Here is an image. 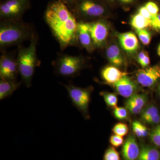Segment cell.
I'll list each match as a JSON object with an SVG mask.
<instances>
[{
  "mask_svg": "<svg viewBox=\"0 0 160 160\" xmlns=\"http://www.w3.org/2000/svg\"><path fill=\"white\" fill-rule=\"evenodd\" d=\"M44 19L62 51L78 43V22L65 4L59 0L50 2L45 10Z\"/></svg>",
  "mask_w": 160,
  "mask_h": 160,
  "instance_id": "6da1fadb",
  "label": "cell"
},
{
  "mask_svg": "<svg viewBox=\"0 0 160 160\" xmlns=\"http://www.w3.org/2000/svg\"><path fill=\"white\" fill-rule=\"evenodd\" d=\"M32 26L22 19L2 20L0 22V49L1 51L12 46H21L35 34Z\"/></svg>",
  "mask_w": 160,
  "mask_h": 160,
  "instance_id": "7a4b0ae2",
  "label": "cell"
},
{
  "mask_svg": "<svg viewBox=\"0 0 160 160\" xmlns=\"http://www.w3.org/2000/svg\"><path fill=\"white\" fill-rule=\"evenodd\" d=\"M30 41L28 47L18 46L17 56L21 82L27 88L31 87L36 69L41 64L37 53L38 36L36 33Z\"/></svg>",
  "mask_w": 160,
  "mask_h": 160,
  "instance_id": "3957f363",
  "label": "cell"
},
{
  "mask_svg": "<svg viewBox=\"0 0 160 160\" xmlns=\"http://www.w3.org/2000/svg\"><path fill=\"white\" fill-rule=\"evenodd\" d=\"M104 2L103 0H76L69 9L76 18L95 21L107 13Z\"/></svg>",
  "mask_w": 160,
  "mask_h": 160,
  "instance_id": "277c9868",
  "label": "cell"
},
{
  "mask_svg": "<svg viewBox=\"0 0 160 160\" xmlns=\"http://www.w3.org/2000/svg\"><path fill=\"white\" fill-rule=\"evenodd\" d=\"M52 64L56 74L62 77L72 78L82 69L85 60L81 56L61 54Z\"/></svg>",
  "mask_w": 160,
  "mask_h": 160,
  "instance_id": "5b68a950",
  "label": "cell"
},
{
  "mask_svg": "<svg viewBox=\"0 0 160 160\" xmlns=\"http://www.w3.org/2000/svg\"><path fill=\"white\" fill-rule=\"evenodd\" d=\"M31 7V0H3L0 4V19H22Z\"/></svg>",
  "mask_w": 160,
  "mask_h": 160,
  "instance_id": "8992f818",
  "label": "cell"
},
{
  "mask_svg": "<svg viewBox=\"0 0 160 160\" xmlns=\"http://www.w3.org/2000/svg\"><path fill=\"white\" fill-rule=\"evenodd\" d=\"M72 105L83 114L87 115L91 97L90 88H80L72 85H63Z\"/></svg>",
  "mask_w": 160,
  "mask_h": 160,
  "instance_id": "52a82bcc",
  "label": "cell"
},
{
  "mask_svg": "<svg viewBox=\"0 0 160 160\" xmlns=\"http://www.w3.org/2000/svg\"><path fill=\"white\" fill-rule=\"evenodd\" d=\"M0 57V78L17 80L19 74L17 56L13 52H2Z\"/></svg>",
  "mask_w": 160,
  "mask_h": 160,
  "instance_id": "ba28073f",
  "label": "cell"
},
{
  "mask_svg": "<svg viewBox=\"0 0 160 160\" xmlns=\"http://www.w3.org/2000/svg\"><path fill=\"white\" fill-rule=\"evenodd\" d=\"M87 22L95 49L102 48L106 43L109 35V26L102 20Z\"/></svg>",
  "mask_w": 160,
  "mask_h": 160,
  "instance_id": "9c48e42d",
  "label": "cell"
},
{
  "mask_svg": "<svg viewBox=\"0 0 160 160\" xmlns=\"http://www.w3.org/2000/svg\"><path fill=\"white\" fill-rule=\"evenodd\" d=\"M138 82L143 87H150L155 85L160 79V65L139 69L136 72Z\"/></svg>",
  "mask_w": 160,
  "mask_h": 160,
  "instance_id": "30bf717a",
  "label": "cell"
},
{
  "mask_svg": "<svg viewBox=\"0 0 160 160\" xmlns=\"http://www.w3.org/2000/svg\"><path fill=\"white\" fill-rule=\"evenodd\" d=\"M120 45L123 50L129 54H132L139 48V43L136 35L132 32L117 33Z\"/></svg>",
  "mask_w": 160,
  "mask_h": 160,
  "instance_id": "8fae6325",
  "label": "cell"
},
{
  "mask_svg": "<svg viewBox=\"0 0 160 160\" xmlns=\"http://www.w3.org/2000/svg\"><path fill=\"white\" fill-rule=\"evenodd\" d=\"M77 37L78 42L85 48L86 51L89 53L94 51L95 48L87 22H78Z\"/></svg>",
  "mask_w": 160,
  "mask_h": 160,
  "instance_id": "7c38bea8",
  "label": "cell"
},
{
  "mask_svg": "<svg viewBox=\"0 0 160 160\" xmlns=\"http://www.w3.org/2000/svg\"><path fill=\"white\" fill-rule=\"evenodd\" d=\"M117 92L123 97L129 98L136 93L138 86L128 76L123 77L113 84Z\"/></svg>",
  "mask_w": 160,
  "mask_h": 160,
  "instance_id": "4fadbf2b",
  "label": "cell"
},
{
  "mask_svg": "<svg viewBox=\"0 0 160 160\" xmlns=\"http://www.w3.org/2000/svg\"><path fill=\"white\" fill-rule=\"evenodd\" d=\"M140 150L136 139L133 136H129L123 145V157L127 160H134L138 158Z\"/></svg>",
  "mask_w": 160,
  "mask_h": 160,
  "instance_id": "5bb4252c",
  "label": "cell"
},
{
  "mask_svg": "<svg viewBox=\"0 0 160 160\" xmlns=\"http://www.w3.org/2000/svg\"><path fill=\"white\" fill-rule=\"evenodd\" d=\"M130 73L121 71L116 66H108L105 67L101 72L102 78L106 83L113 84L123 77L129 75Z\"/></svg>",
  "mask_w": 160,
  "mask_h": 160,
  "instance_id": "9a60e30c",
  "label": "cell"
},
{
  "mask_svg": "<svg viewBox=\"0 0 160 160\" xmlns=\"http://www.w3.org/2000/svg\"><path fill=\"white\" fill-rule=\"evenodd\" d=\"M22 82L17 80H3L0 81V100L9 97L20 87Z\"/></svg>",
  "mask_w": 160,
  "mask_h": 160,
  "instance_id": "2e32d148",
  "label": "cell"
},
{
  "mask_svg": "<svg viewBox=\"0 0 160 160\" xmlns=\"http://www.w3.org/2000/svg\"><path fill=\"white\" fill-rule=\"evenodd\" d=\"M106 56L109 62L113 66L120 67L124 63V58L119 47L115 44H112L107 47Z\"/></svg>",
  "mask_w": 160,
  "mask_h": 160,
  "instance_id": "e0dca14e",
  "label": "cell"
},
{
  "mask_svg": "<svg viewBox=\"0 0 160 160\" xmlns=\"http://www.w3.org/2000/svg\"><path fill=\"white\" fill-rule=\"evenodd\" d=\"M160 158V153L155 148L144 146L140 150L138 159L140 160H158Z\"/></svg>",
  "mask_w": 160,
  "mask_h": 160,
  "instance_id": "ac0fdd59",
  "label": "cell"
},
{
  "mask_svg": "<svg viewBox=\"0 0 160 160\" xmlns=\"http://www.w3.org/2000/svg\"><path fill=\"white\" fill-rule=\"evenodd\" d=\"M130 23L135 30L146 29L150 26V21L138 12L132 17Z\"/></svg>",
  "mask_w": 160,
  "mask_h": 160,
  "instance_id": "d6986e66",
  "label": "cell"
},
{
  "mask_svg": "<svg viewBox=\"0 0 160 160\" xmlns=\"http://www.w3.org/2000/svg\"><path fill=\"white\" fill-rule=\"evenodd\" d=\"M136 32L141 42L145 46L150 44L152 36L150 32L146 29H135Z\"/></svg>",
  "mask_w": 160,
  "mask_h": 160,
  "instance_id": "ffe728a7",
  "label": "cell"
},
{
  "mask_svg": "<svg viewBox=\"0 0 160 160\" xmlns=\"http://www.w3.org/2000/svg\"><path fill=\"white\" fill-rule=\"evenodd\" d=\"M137 106L143 108L147 102V97L145 94L135 93L128 99Z\"/></svg>",
  "mask_w": 160,
  "mask_h": 160,
  "instance_id": "44dd1931",
  "label": "cell"
},
{
  "mask_svg": "<svg viewBox=\"0 0 160 160\" xmlns=\"http://www.w3.org/2000/svg\"><path fill=\"white\" fill-rule=\"evenodd\" d=\"M101 95L103 97L106 104L112 108L118 107V98L115 94L109 92H102Z\"/></svg>",
  "mask_w": 160,
  "mask_h": 160,
  "instance_id": "7402d4cb",
  "label": "cell"
},
{
  "mask_svg": "<svg viewBox=\"0 0 160 160\" xmlns=\"http://www.w3.org/2000/svg\"><path fill=\"white\" fill-rule=\"evenodd\" d=\"M138 62L142 68L148 67L150 64L149 53L145 50L140 52L138 55Z\"/></svg>",
  "mask_w": 160,
  "mask_h": 160,
  "instance_id": "603a6c76",
  "label": "cell"
},
{
  "mask_svg": "<svg viewBox=\"0 0 160 160\" xmlns=\"http://www.w3.org/2000/svg\"><path fill=\"white\" fill-rule=\"evenodd\" d=\"M158 113V108L155 106L151 105L148 106L142 112V120L146 122L150 118Z\"/></svg>",
  "mask_w": 160,
  "mask_h": 160,
  "instance_id": "cb8c5ba5",
  "label": "cell"
},
{
  "mask_svg": "<svg viewBox=\"0 0 160 160\" xmlns=\"http://www.w3.org/2000/svg\"><path fill=\"white\" fill-rule=\"evenodd\" d=\"M112 131L115 134L118 135L123 137L128 134L129 132V128L126 124L119 123L114 126Z\"/></svg>",
  "mask_w": 160,
  "mask_h": 160,
  "instance_id": "d4e9b609",
  "label": "cell"
},
{
  "mask_svg": "<svg viewBox=\"0 0 160 160\" xmlns=\"http://www.w3.org/2000/svg\"><path fill=\"white\" fill-rule=\"evenodd\" d=\"M103 158L105 160H119V153L113 146L110 147L106 150Z\"/></svg>",
  "mask_w": 160,
  "mask_h": 160,
  "instance_id": "484cf974",
  "label": "cell"
},
{
  "mask_svg": "<svg viewBox=\"0 0 160 160\" xmlns=\"http://www.w3.org/2000/svg\"><path fill=\"white\" fill-rule=\"evenodd\" d=\"M150 139L154 145L160 147V124L152 129L150 133Z\"/></svg>",
  "mask_w": 160,
  "mask_h": 160,
  "instance_id": "4316f807",
  "label": "cell"
},
{
  "mask_svg": "<svg viewBox=\"0 0 160 160\" xmlns=\"http://www.w3.org/2000/svg\"><path fill=\"white\" fill-rule=\"evenodd\" d=\"M126 107L128 111L130 112L132 114H138L141 113L142 108L137 106L134 103L130 101L127 100L126 103Z\"/></svg>",
  "mask_w": 160,
  "mask_h": 160,
  "instance_id": "83f0119b",
  "label": "cell"
},
{
  "mask_svg": "<svg viewBox=\"0 0 160 160\" xmlns=\"http://www.w3.org/2000/svg\"><path fill=\"white\" fill-rule=\"evenodd\" d=\"M115 117L118 120H124L128 116L127 109L123 107H117L114 110Z\"/></svg>",
  "mask_w": 160,
  "mask_h": 160,
  "instance_id": "f1b7e54d",
  "label": "cell"
},
{
  "mask_svg": "<svg viewBox=\"0 0 160 160\" xmlns=\"http://www.w3.org/2000/svg\"><path fill=\"white\" fill-rule=\"evenodd\" d=\"M144 6H146L148 11L153 16H156L158 14L159 9L156 3L150 1V2H148L146 3Z\"/></svg>",
  "mask_w": 160,
  "mask_h": 160,
  "instance_id": "f546056e",
  "label": "cell"
},
{
  "mask_svg": "<svg viewBox=\"0 0 160 160\" xmlns=\"http://www.w3.org/2000/svg\"><path fill=\"white\" fill-rule=\"evenodd\" d=\"M109 141H110V143L112 146L116 147V148L122 146L124 142V139H123L122 137L116 134L111 136L110 137Z\"/></svg>",
  "mask_w": 160,
  "mask_h": 160,
  "instance_id": "4dcf8cb0",
  "label": "cell"
},
{
  "mask_svg": "<svg viewBox=\"0 0 160 160\" xmlns=\"http://www.w3.org/2000/svg\"><path fill=\"white\" fill-rule=\"evenodd\" d=\"M150 27L156 31H160V13L153 17L150 21Z\"/></svg>",
  "mask_w": 160,
  "mask_h": 160,
  "instance_id": "1f68e13d",
  "label": "cell"
},
{
  "mask_svg": "<svg viewBox=\"0 0 160 160\" xmlns=\"http://www.w3.org/2000/svg\"><path fill=\"white\" fill-rule=\"evenodd\" d=\"M138 12L143 16L144 17L146 18L149 21H151L153 18V16L148 11V9L145 6H142L139 8L138 10Z\"/></svg>",
  "mask_w": 160,
  "mask_h": 160,
  "instance_id": "d6a6232c",
  "label": "cell"
},
{
  "mask_svg": "<svg viewBox=\"0 0 160 160\" xmlns=\"http://www.w3.org/2000/svg\"><path fill=\"white\" fill-rule=\"evenodd\" d=\"M142 124L140 122L136 121L132 123V129L135 134L138 137H142Z\"/></svg>",
  "mask_w": 160,
  "mask_h": 160,
  "instance_id": "836d02e7",
  "label": "cell"
},
{
  "mask_svg": "<svg viewBox=\"0 0 160 160\" xmlns=\"http://www.w3.org/2000/svg\"><path fill=\"white\" fill-rule=\"evenodd\" d=\"M146 123L152 125H155L160 122V115L158 114L150 118L146 122Z\"/></svg>",
  "mask_w": 160,
  "mask_h": 160,
  "instance_id": "e575fe53",
  "label": "cell"
},
{
  "mask_svg": "<svg viewBox=\"0 0 160 160\" xmlns=\"http://www.w3.org/2000/svg\"><path fill=\"white\" fill-rule=\"evenodd\" d=\"M59 1L68 6V8H70L75 2L76 0H59Z\"/></svg>",
  "mask_w": 160,
  "mask_h": 160,
  "instance_id": "d590c367",
  "label": "cell"
},
{
  "mask_svg": "<svg viewBox=\"0 0 160 160\" xmlns=\"http://www.w3.org/2000/svg\"><path fill=\"white\" fill-rule=\"evenodd\" d=\"M148 129L146 126L144 125H142V137H146L148 135Z\"/></svg>",
  "mask_w": 160,
  "mask_h": 160,
  "instance_id": "8d00e7d4",
  "label": "cell"
},
{
  "mask_svg": "<svg viewBox=\"0 0 160 160\" xmlns=\"http://www.w3.org/2000/svg\"><path fill=\"white\" fill-rule=\"evenodd\" d=\"M117 1L123 5H129L133 3L134 0H117Z\"/></svg>",
  "mask_w": 160,
  "mask_h": 160,
  "instance_id": "74e56055",
  "label": "cell"
},
{
  "mask_svg": "<svg viewBox=\"0 0 160 160\" xmlns=\"http://www.w3.org/2000/svg\"><path fill=\"white\" fill-rule=\"evenodd\" d=\"M103 1H105V2H107L108 3L109 2L110 3H112L114 2L116 0H103Z\"/></svg>",
  "mask_w": 160,
  "mask_h": 160,
  "instance_id": "f35d334b",
  "label": "cell"
},
{
  "mask_svg": "<svg viewBox=\"0 0 160 160\" xmlns=\"http://www.w3.org/2000/svg\"><path fill=\"white\" fill-rule=\"evenodd\" d=\"M157 52L158 55L160 57V44L158 47Z\"/></svg>",
  "mask_w": 160,
  "mask_h": 160,
  "instance_id": "ab89813d",
  "label": "cell"
},
{
  "mask_svg": "<svg viewBox=\"0 0 160 160\" xmlns=\"http://www.w3.org/2000/svg\"><path fill=\"white\" fill-rule=\"evenodd\" d=\"M158 91L159 95L160 97V83L158 86Z\"/></svg>",
  "mask_w": 160,
  "mask_h": 160,
  "instance_id": "60d3db41",
  "label": "cell"
}]
</instances>
